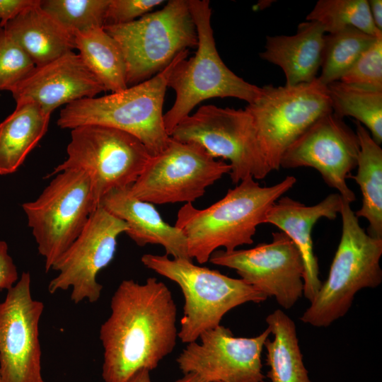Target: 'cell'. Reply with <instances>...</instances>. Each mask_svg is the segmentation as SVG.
Masks as SVG:
<instances>
[{"label": "cell", "instance_id": "1", "mask_svg": "<svg viewBox=\"0 0 382 382\" xmlns=\"http://www.w3.org/2000/svg\"><path fill=\"white\" fill-rule=\"evenodd\" d=\"M176 323L177 307L163 282L156 277L144 284L122 281L99 331L104 381L127 382L141 369L157 368L176 345Z\"/></svg>", "mask_w": 382, "mask_h": 382}, {"label": "cell", "instance_id": "2", "mask_svg": "<svg viewBox=\"0 0 382 382\" xmlns=\"http://www.w3.org/2000/svg\"><path fill=\"white\" fill-rule=\"evenodd\" d=\"M296 183L295 177L286 176L277 184L262 187L248 177L207 208L185 203L178 212L175 226L186 237L190 258L204 264L219 248L232 251L252 244L270 208Z\"/></svg>", "mask_w": 382, "mask_h": 382}, {"label": "cell", "instance_id": "3", "mask_svg": "<svg viewBox=\"0 0 382 382\" xmlns=\"http://www.w3.org/2000/svg\"><path fill=\"white\" fill-rule=\"evenodd\" d=\"M187 54L188 50L180 52L165 69L141 83L66 105L60 111L57 125L70 129L86 125L113 127L136 137L151 156L160 154L170 137L163 114L168 80L176 64Z\"/></svg>", "mask_w": 382, "mask_h": 382}, {"label": "cell", "instance_id": "4", "mask_svg": "<svg viewBox=\"0 0 382 382\" xmlns=\"http://www.w3.org/2000/svg\"><path fill=\"white\" fill-rule=\"evenodd\" d=\"M197 33V51L193 57L181 59L175 66L168 88L175 93V100L163 114L169 136L175 127L202 101L212 98L233 97L255 102L262 87L245 81L230 70L221 59L211 25L212 9L207 0H188Z\"/></svg>", "mask_w": 382, "mask_h": 382}, {"label": "cell", "instance_id": "5", "mask_svg": "<svg viewBox=\"0 0 382 382\" xmlns=\"http://www.w3.org/2000/svg\"><path fill=\"white\" fill-rule=\"evenodd\" d=\"M340 214L342 234L328 278L299 318L316 328H326L343 317L359 291L382 282V238L361 227L351 204L342 200Z\"/></svg>", "mask_w": 382, "mask_h": 382}, {"label": "cell", "instance_id": "6", "mask_svg": "<svg viewBox=\"0 0 382 382\" xmlns=\"http://www.w3.org/2000/svg\"><path fill=\"white\" fill-rule=\"evenodd\" d=\"M141 261L181 289L185 302L178 337L185 344L197 341L202 333L221 325L231 309L248 302L260 303L268 298L242 279L196 265L192 260L144 254Z\"/></svg>", "mask_w": 382, "mask_h": 382}, {"label": "cell", "instance_id": "7", "mask_svg": "<svg viewBox=\"0 0 382 382\" xmlns=\"http://www.w3.org/2000/svg\"><path fill=\"white\" fill-rule=\"evenodd\" d=\"M103 28L122 50L127 87L155 76L198 42L188 0H170L132 22Z\"/></svg>", "mask_w": 382, "mask_h": 382}, {"label": "cell", "instance_id": "8", "mask_svg": "<svg viewBox=\"0 0 382 382\" xmlns=\"http://www.w3.org/2000/svg\"><path fill=\"white\" fill-rule=\"evenodd\" d=\"M67 158L47 177L66 169L84 171L90 178L97 206L112 190L131 186L141 174L151 155L136 137L99 125L71 131Z\"/></svg>", "mask_w": 382, "mask_h": 382}, {"label": "cell", "instance_id": "9", "mask_svg": "<svg viewBox=\"0 0 382 382\" xmlns=\"http://www.w3.org/2000/svg\"><path fill=\"white\" fill-rule=\"evenodd\" d=\"M53 176L36 199L22 204L47 272L79 236L98 207L86 173L66 169Z\"/></svg>", "mask_w": 382, "mask_h": 382}, {"label": "cell", "instance_id": "10", "mask_svg": "<svg viewBox=\"0 0 382 382\" xmlns=\"http://www.w3.org/2000/svg\"><path fill=\"white\" fill-rule=\"evenodd\" d=\"M245 109L270 171L279 169L283 154L301 134L332 112L327 87L318 78L293 86L262 87L260 97Z\"/></svg>", "mask_w": 382, "mask_h": 382}, {"label": "cell", "instance_id": "11", "mask_svg": "<svg viewBox=\"0 0 382 382\" xmlns=\"http://www.w3.org/2000/svg\"><path fill=\"white\" fill-rule=\"evenodd\" d=\"M173 139L201 146L213 158L229 161L236 185L248 177L265 178L270 170L260 148L252 117L247 110L201 106L173 129Z\"/></svg>", "mask_w": 382, "mask_h": 382}, {"label": "cell", "instance_id": "12", "mask_svg": "<svg viewBox=\"0 0 382 382\" xmlns=\"http://www.w3.org/2000/svg\"><path fill=\"white\" fill-rule=\"evenodd\" d=\"M230 171L229 163L216 160L199 144L170 137L166 148L151 157L129 188L151 204L192 203Z\"/></svg>", "mask_w": 382, "mask_h": 382}, {"label": "cell", "instance_id": "13", "mask_svg": "<svg viewBox=\"0 0 382 382\" xmlns=\"http://www.w3.org/2000/svg\"><path fill=\"white\" fill-rule=\"evenodd\" d=\"M128 228L126 223L98 205L79 236L52 267L58 274L48 285L50 294L71 287V300H99L103 286L98 272L113 260L117 238Z\"/></svg>", "mask_w": 382, "mask_h": 382}, {"label": "cell", "instance_id": "14", "mask_svg": "<svg viewBox=\"0 0 382 382\" xmlns=\"http://www.w3.org/2000/svg\"><path fill=\"white\" fill-rule=\"evenodd\" d=\"M209 261L234 270L247 284L274 297L282 308L293 307L303 292V264L291 240L283 232L272 233L270 243L250 249L216 250Z\"/></svg>", "mask_w": 382, "mask_h": 382}, {"label": "cell", "instance_id": "15", "mask_svg": "<svg viewBox=\"0 0 382 382\" xmlns=\"http://www.w3.org/2000/svg\"><path fill=\"white\" fill-rule=\"evenodd\" d=\"M30 285L23 272L0 303V382H45L39 340L44 304L32 297Z\"/></svg>", "mask_w": 382, "mask_h": 382}, {"label": "cell", "instance_id": "16", "mask_svg": "<svg viewBox=\"0 0 382 382\" xmlns=\"http://www.w3.org/2000/svg\"><path fill=\"white\" fill-rule=\"evenodd\" d=\"M359 151L356 132L330 112L318 119L286 149L280 167L316 169L328 186L351 204L356 197L346 180L357 167Z\"/></svg>", "mask_w": 382, "mask_h": 382}, {"label": "cell", "instance_id": "17", "mask_svg": "<svg viewBox=\"0 0 382 382\" xmlns=\"http://www.w3.org/2000/svg\"><path fill=\"white\" fill-rule=\"evenodd\" d=\"M270 334L268 328L256 337H235L221 325L202 333L176 359L179 369L194 373L209 382H260L263 381L261 355Z\"/></svg>", "mask_w": 382, "mask_h": 382}, {"label": "cell", "instance_id": "18", "mask_svg": "<svg viewBox=\"0 0 382 382\" xmlns=\"http://www.w3.org/2000/svg\"><path fill=\"white\" fill-rule=\"evenodd\" d=\"M16 103H37L52 112L62 105L106 91L79 54L69 52L32 71L10 91Z\"/></svg>", "mask_w": 382, "mask_h": 382}, {"label": "cell", "instance_id": "19", "mask_svg": "<svg viewBox=\"0 0 382 382\" xmlns=\"http://www.w3.org/2000/svg\"><path fill=\"white\" fill-rule=\"evenodd\" d=\"M342 200L338 193H332L319 203L308 206L282 196L270 208L265 218V224H272L280 229L299 250L304 268L303 294L310 302L323 283L319 278L318 259L313 251L312 229L323 218L335 219L340 212Z\"/></svg>", "mask_w": 382, "mask_h": 382}, {"label": "cell", "instance_id": "20", "mask_svg": "<svg viewBox=\"0 0 382 382\" xmlns=\"http://www.w3.org/2000/svg\"><path fill=\"white\" fill-rule=\"evenodd\" d=\"M129 187L110 190L98 205L126 223L128 228L125 233L137 245H161L167 255L192 260L184 233L166 223L153 204L134 197Z\"/></svg>", "mask_w": 382, "mask_h": 382}, {"label": "cell", "instance_id": "21", "mask_svg": "<svg viewBox=\"0 0 382 382\" xmlns=\"http://www.w3.org/2000/svg\"><path fill=\"white\" fill-rule=\"evenodd\" d=\"M325 33L319 23L303 22L295 35L267 36L260 57L283 70L286 86L311 83L320 68Z\"/></svg>", "mask_w": 382, "mask_h": 382}, {"label": "cell", "instance_id": "22", "mask_svg": "<svg viewBox=\"0 0 382 382\" xmlns=\"http://www.w3.org/2000/svg\"><path fill=\"white\" fill-rule=\"evenodd\" d=\"M40 0L21 12L4 27L35 66H40L75 49L74 35L40 5Z\"/></svg>", "mask_w": 382, "mask_h": 382}, {"label": "cell", "instance_id": "23", "mask_svg": "<svg viewBox=\"0 0 382 382\" xmlns=\"http://www.w3.org/2000/svg\"><path fill=\"white\" fill-rule=\"evenodd\" d=\"M50 116L35 102L16 103L14 111L0 123V175L20 168L46 134Z\"/></svg>", "mask_w": 382, "mask_h": 382}, {"label": "cell", "instance_id": "24", "mask_svg": "<svg viewBox=\"0 0 382 382\" xmlns=\"http://www.w3.org/2000/svg\"><path fill=\"white\" fill-rule=\"evenodd\" d=\"M359 151L357 173L351 175L359 186L362 201L356 216L364 218L369 223L367 233L382 238V149L369 132L359 122H354Z\"/></svg>", "mask_w": 382, "mask_h": 382}, {"label": "cell", "instance_id": "25", "mask_svg": "<svg viewBox=\"0 0 382 382\" xmlns=\"http://www.w3.org/2000/svg\"><path fill=\"white\" fill-rule=\"evenodd\" d=\"M273 335L264 347L267 350V376L271 382H311L303 361L295 323L283 311L275 310L265 318Z\"/></svg>", "mask_w": 382, "mask_h": 382}, {"label": "cell", "instance_id": "26", "mask_svg": "<svg viewBox=\"0 0 382 382\" xmlns=\"http://www.w3.org/2000/svg\"><path fill=\"white\" fill-rule=\"evenodd\" d=\"M75 49L105 91L118 92L127 88L126 63L117 41L103 27L74 34Z\"/></svg>", "mask_w": 382, "mask_h": 382}, {"label": "cell", "instance_id": "27", "mask_svg": "<svg viewBox=\"0 0 382 382\" xmlns=\"http://www.w3.org/2000/svg\"><path fill=\"white\" fill-rule=\"evenodd\" d=\"M332 112L343 119L350 116L369 129L373 139L382 142V91L364 88L341 81L326 86Z\"/></svg>", "mask_w": 382, "mask_h": 382}, {"label": "cell", "instance_id": "28", "mask_svg": "<svg viewBox=\"0 0 382 382\" xmlns=\"http://www.w3.org/2000/svg\"><path fill=\"white\" fill-rule=\"evenodd\" d=\"M376 37L353 27L325 35L318 81L325 86L340 81Z\"/></svg>", "mask_w": 382, "mask_h": 382}, {"label": "cell", "instance_id": "29", "mask_svg": "<svg viewBox=\"0 0 382 382\" xmlns=\"http://www.w3.org/2000/svg\"><path fill=\"white\" fill-rule=\"evenodd\" d=\"M306 19L319 23L328 33L353 27L374 37L382 35L373 22L366 0H320Z\"/></svg>", "mask_w": 382, "mask_h": 382}, {"label": "cell", "instance_id": "30", "mask_svg": "<svg viewBox=\"0 0 382 382\" xmlns=\"http://www.w3.org/2000/svg\"><path fill=\"white\" fill-rule=\"evenodd\" d=\"M110 0H40L41 8L71 34L103 27Z\"/></svg>", "mask_w": 382, "mask_h": 382}, {"label": "cell", "instance_id": "31", "mask_svg": "<svg viewBox=\"0 0 382 382\" xmlns=\"http://www.w3.org/2000/svg\"><path fill=\"white\" fill-rule=\"evenodd\" d=\"M23 50L0 28V91H10L35 67Z\"/></svg>", "mask_w": 382, "mask_h": 382}, {"label": "cell", "instance_id": "32", "mask_svg": "<svg viewBox=\"0 0 382 382\" xmlns=\"http://www.w3.org/2000/svg\"><path fill=\"white\" fill-rule=\"evenodd\" d=\"M340 81L382 91V35L376 38Z\"/></svg>", "mask_w": 382, "mask_h": 382}, {"label": "cell", "instance_id": "33", "mask_svg": "<svg viewBox=\"0 0 382 382\" xmlns=\"http://www.w3.org/2000/svg\"><path fill=\"white\" fill-rule=\"evenodd\" d=\"M163 0H110L104 26L122 25L132 22L148 13Z\"/></svg>", "mask_w": 382, "mask_h": 382}, {"label": "cell", "instance_id": "34", "mask_svg": "<svg viewBox=\"0 0 382 382\" xmlns=\"http://www.w3.org/2000/svg\"><path fill=\"white\" fill-rule=\"evenodd\" d=\"M17 268L8 253V247L0 241V289L8 290L18 281Z\"/></svg>", "mask_w": 382, "mask_h": 382}, {"label": "cell", "instance_id": "35", "mask_svg": "<svg viewBox=\"0 0 382 382\" xmlns=\"http://www.w3.org/2000/svg\"><path fill=\"white\" fill-rule=\"evenodd\" d=\"M37 0H0V28L30 7Z\"/></svg>", "mask_w": 382, "mask_h": 382}, {"label": "cell", "instance_id": "36", "mask_svg": "<svg viewBox=\"0 0 382 382\" xmlns=\"http://www.w3.org/2000/svg\"><path fill=\"white\" fill-rule=\"evenodd\" d=\"M371 18L376 27L382 31V1H368Z\"/></svg>", "mask_w": 382, "mask_h": 382}, {"label": "cell", "instance_id": "37", "mask_svg": "<svg viewBox=\"0 0 382 382\" xmlns=\"http://www.w3.org/2000/svg\"><path fill=\"white\" fill-rule=\"evenodd\" d=\"M150 371L143 369L137 371L127 382H152L150 378Z\"/></svg>", "mask_w": 382, "mask_h": 382}, {"label": "cell", "instance_id": "38", "mask_svg": "<svg viewBox=\"0 0 382 382\" xmlns=\"http://www.w3.org/2000/svg\"><path fill=\"white\" fill-rule=\"evenodd\" d=\"M173 382H209L199 375L194 373L184 374V376Z\"/></svg>", "mask_w": 382, "mask_h": 382}, {"label": "cell", "instance_id": "39", "mask_svg": "<svg viewBox=\"0 0 382 382\" xmlns=\"http://www.w3.org/2000/svg\"><path fill=\"white\" fill-rule=\"evenodd\" d=\"M260 382H266V381H265L263 380V381H260Z\"/></svg>", "mask_w": 382, "mask_h": 382}]
</instances>
